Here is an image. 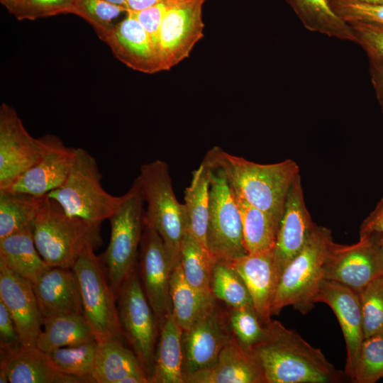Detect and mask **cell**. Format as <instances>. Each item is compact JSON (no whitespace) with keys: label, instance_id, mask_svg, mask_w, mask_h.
Returning <instances> with one entry per match:
<instances>
[{"label":"cell","instance_id":"6da1fadb","mask_svg":"<svg viewBox=\"0 0 383 383\" xmlns=\"http://www.w3.org/2000/svg\"><path fill=\"white\" fill-rule=\"evenodd\" d=\"M250 352L266 383H339L348 378L321 350L278 321L272 319L267 323L265 339Z\"/></svg>","mask_w":383,"mask_h":383},{"label":"cell","instance_id":"7a4b0ae2","mask_svg":"<svg viewBox=\"0 0 383 383\" xmlns=\"http://www.w3.org/2000/svg\"><path fill=\"white\" fill-rule=\"evenodd\" d=\"M204 159L221 170L234 193L279 223L288 193L299 176L296 162L287 159L273 164H260L231 155L215 146Z\"/></svg>","mask_w":383,"mask_h":383},{"label":"cell","instance_id":"3957f363","mask_svg":"<svg viewBox=\"0 0 383 383\" xmlns=\"http://www.w3.org/2000/svg\"><path fill=\"white\" fill-rule=\"evenodd\" d=\"M101 224L69 216L47 196L31 228L36 248L48 266L73 268L87 248L101 245Z\"/></svg>","mask_w":383,"mask_h":383},{"label":"cell","instance_id":"277c9868","mask_svg":"<svg viewBox=\"0 0 383 383\" xmlns=\"http://www.w3.org/2000/svg\"><path fill=\"white\" fill-rule=\"evenodd\" d=\"M147 206L144 226L156 231L162 238L174 268L180 260L182 240L188 231V218L184 204L174 194L169 166L160 160L140 166L137 177Z\"/></svg>","mask_w":383,"mask_h":383},{"label":"cell","instance_id":"5b68a950","mask_svg":"<svg viewBox=\"0 0 383 383\" xmlns=\"http://www.w3.org/2000/svg\"><path fill=\"white\" fill-rule=\"evenodd\" d=\"M333 242L326 227L316 225L305 246L284 269L271 306V314L292 306L303 314L313 307L315 297L324 279V265Z\"/></svg>","mask_w":383,"mask_h":383},{"label":"cell","instance_id":"8992f818","mask_svg":"<svg viewBox=\"0 0 383 383\" xmlns=\"http://www.w3.org/2000/svg\"><path fill=\"white\" fill-rule=\"evenodd\" d=\"M96 158L86 150L76 148L75 157L61 187L47 196L57 201L69 216L101 223L120 207L126 197L107 192Z\"/></svg>","mask_w":383,"mask_h":383},{"label":"cell","instance_id":"52a82bcc","mask_svg":"<svg viewBox=\"0 0 383 383\" xmlns=\"http://www.w3.org/2000/svg\"><path fill=\"white\" fill-rule=\"evenodd\" d=\"M125 194L123 203L108 219L110 240L106 251L99 256L116 295L135 269L144 228L145 202L138 177Z\"/></svg>","mask_w":383,"mask_h":383},{"label":"cell","instance_id":"ba28073f","mask_svg":"<svg viewBox=\"0 0 383 383\" xmlns=\"http://www.w3.org/2000/svg\"><path fill=\"white\" fill-rule=\"evenodd\" d=\"M95 250L87 248L72 268L79 284L83 315L98 343L121 340L118 297Z\"/></svg>","mask_w":383,"mask_h":383},{"label":"cell","instance_id":"9c48e42d","mask_svg":"<svg viewBox=\"0 0 383 383\" xmlns=\"http://www.w3.org/2000/svg\"><path fill=\"white\" fill-rule=\"evenodd\" d=\"M117 297L123 335L140 362L150 382L160 326L136 269L123 282Z\"/></svg>","mask_w":383,"mask_h":383},{"label":"cell","instance_id":"30bf717a","mask_svg":"<svg viewBox=\"0 0 383 383\" xmlns=\"http://www.w3.org/2000/svg\"><path fill=\"white\" fill-rule=\"evenodd\" d=\"M211 168L206 248L216 261L231 263L248 254L240 213L223 172Z\"/></svg>","mask_w":383,"mask_h":383},{"label":"cell","instance_id":"8fae6325","mask_svg":"<svg viewBox=\"0 0 383 383\" xmlns=\"http://www.w3.org/2000/svg\"><path fill=\"white\" fill-rule=\"evenodd\" d=\"M206 0H178L162 18L158 36L160 71L169 70L187 58L203 38V5Z\"/></svg>","mask_w":383,"mask_h":383},{"label":"cell","instance_id":"7c38bea8","mask_svg":"<svg viewBox=\"0 0 383 383\" xmlns=\"http://www.w3.org/2000/svg\"><path fill=\"white\" fill-rule=\"evenodd\" d=\"M44 145L43 136H31L13 107L1 105L0 191L9 189L38 160Z\"/></svg>","mask_w":383,"mask_h":383},{"label":"cell","instance_id":"4fadbf2b","mask_svg":"<svg viewBox=\"0 0 383 383\" xmlns=\"http://www.w3.org/2000/svg\"><path fill=\"white\" fill-rule=\"evenodd\" d=\"M383 274L374 233L360 235L351 245L332 243L324 265V279L339 282L360 292Z\"/></svg>","mask_w":383,"mask_h":383},{"label":"cell","instance_id":"5bb4252c","mask_svg":"<svg viewBox=\"0 0 383 383\" xmlns=\"http://www.w3.org/2000/svg\"><path fill=\"white\" fill-rule=\"evenodd\" d=\"M139 250L140 280L160 326L172 311L170 282L174 267L162 238L152 228L144 226Z\"/></svg>","mask_w":383,"mask_h":383},{"label":"cell","instance_id":"9a60e30c","mask_svg":"<svg viewBox=\"0 0 383 383\" xmlns=\"http://www.w3.org/2000/svg\"><path fill=\"white\" fill-rule=\"evenodd\" d=\"M231 337L227 314L217 306L188 329L183 330L184 379L212 365Z\"/></svg>","mask_w":383,"mask_h":383},{"label":"cell","instance_id":"2e32d148","mask_svg":"<svg viewBox=\"0 0 383 383\" xmlns=\"http://www.w3.org/2000/svg\"><path fill=\"white\" fill-rule=\"evenodd\" d=\"M315 302L328 305L338 320L347 350L344 372L352 382L360 348L365 338L359 293L339 282L323 279Z\"/></svg>","mask_w":383,"mask_h":383},{"label":"cell","instance_id":"e0dca14e","mask_svg":"<svg viewBox=\"0 0 383 383\" xmlns=\"http://www.w3.org/2000/svg\"><path fill=\"white\" fill-rule=\"evenodd\" d=\"M38 160L6 190L47 196L62 185L75 157L76 148L66 146L54 135H45Z\"/></svg>","mask_w":383,"mask_h":383},{"label":"cell","instance_id":"ac0fdd59","mask_svg":"<svg viewBox=\"0 0 383 383\" xmlns=\"http://www.w3.org/2000/svg\"><path fill=\"white\" fill-rule=\"evenodd\" d=\"M315 226L305 204L300 175L288 193L273 250L279 279L286 266L305 246Z\"/></svg>","mask_w":383,"mask_h":383},{"label":"cell","instance_id":"d6986e66","mask_svg":"<svg viewBox=\"0 0 383 383\" xmlns=\"http://www.w3.org/2000/svg\"><path fill=\"white\" fill-rule=\"evenodd\" d=\"M0 301L9 311L23 344L36 346L44 318L28 280L0 262Z\"/></svg>","mask_w":383,"mask_h":383},{"label":"cell","instance_id":"ffe728a7","mask_svg":"<svg viewBox=\"0 0 383 383\" xmlns=\"http://www.w3.org/2000/svg\"><path fill=\"white\" fill-rule=\"evenodd\" d=\"M114 56L128 67L140 72H160L157 55L151 40L129 12L102 40Z\"/></svg>","mask_w":383,"mask_h":383},{"label":"cell","instance_id":"44dd1931","mask_svg":"<svg viewBox=\"0 0 383 383\" xmlns=\"http://www.w3.org/2000/svg\"><path fill=\"white\" fill-rule=\"evenodd\" d=\"M184 380V383H266L255 356L233 335L212 365L187 376Z\"/></svg>","mask_w":383,"mask_h":383},{"label":"cell","instance_id":"7402d4cb","mask_svg":"<svg viewBox=\"0 0 383 383\" xmlns=\"http://www.w3.org/2000/svg\"><path fill=\"white\" fill-rule=\"evenodd\" d=\"M31 284L44 318L83 314L79 284L72 268L50 267Z\"/></svg>","mask_w":383,"mask_h":383},{"label":"cell","instance_id":"603a6c76","mask_svg":"<svg viewBox=\"0 0 383 383\" xmlns=\"http://www.w3.org/2000/svg\"><path fill=\"white\" fill-rule=\"evenodd\" d=\"M1 383H85L79 377L59 372L48 353L37 346L23 345L0 354Z\"/></svg>","mask_w":383,"mask_h":383},{"label":"cell","instance_id":"cb8c5ba5","mask_svg":"<svg viewBox=\"0 0 383 383\" xmlns=\"http://www.w3.org/2000/svg\"><path fill=\"white\" fill-rule=\"evenodd\" d=\"M231 265L245 284L257 314L268 323L272 320L271 306L279 282L273 250L247 254Z\"/></svg>","mask_w":383,"mask_h":383},{"label":"cell","instance_id":"d4e9b609","mask_svg":"<svg viewBox=\"0 0 383 383\" xmlns=\"http://www.w3.org/2000/svg\"><path fill=\"white\" fill-rule=\"evenodd\" d=\"M182 332L173 312H170L160 324L151 383H184Z\"/></svg>","mask_w":383,"mask_h":383},{"label":"cell","instance_id":"484cf974","mask_svg":"<svg viewBox=\"0 0 383 383\" xmlns=\"http://www.w3.org/2000/svg\"><path fill=\"white\" fill-rule=\"evenodd\" d=\"M98 343L92 372L95 383H121L131 375L148 377L134 352L124 346L121 340Z\"/></svg>","mask_w":383,"mask_h":383},{"label":"cell","instance_id":"4316f807","mask_svg":"<svg viewBox=\"0 0 383 383\" xmlns=\"http://www.w3.org/2000/svg\"><path fill=\"white\" fill-rule=\"evenodd\" d=\"M172 312L183 330L188 329L216 306L211 293L199 290L186 279L180 263L173 269L170 282Z\"/></svg>","mask_w":383,"mask_h":383},{"label":"cell","instance_id":"83f0119b","mask_svg":"<svg viewBox=\"0 0 383 383\" xmlns=\"http://www.w3.org/2000/svg\"><path fill=\"white\" fill-rule=\"evenodd\" d=\"M0 262L31 283L50 267L36 248L31 227L0 239Z\"/></svg>","mask_w":383,"mask_h":383},{"label":"cell","instance_id":"f1b7e54d","mask_svg":"<svg viewBox=\"0 0 383 383\" xmlns=\"http://www.w3.org/2000/svg\"><path fill=\"white\" fill-rule=\"evenodd\" d=\"M211 170V165L204 158L199 167L192 172L191 183L185 189L184 197L188 231L205 248L209 217Z\"/></svg>","mask_w":383,"mask_h":383},{"label":"cell","instance_id":"f546056e","mask_svg":"<svg viewBox=\"0 0 383 383\" xmlns=\"http://www.w3.org/2000/svg\"><path fill=\"white\" fill-rule=\"evenodd\" d=\"M311 32L356 43L350 26L333 9L330 0H285Z\"/></svg>","mask_w":383,"mask_h":383},{"label":"cell","instance_id":"4dcf8cb0","mask_svg":"<svg viewBox=\"0 0 383 383\" xmlns=\"http://www.w3.org/2000/svg\"><path fill=\"white\" fill-rule=\"evenodd\" d=\"M94 340L95 336L82 313L67 314L44 318L36 346L48 353L60 348Z\"/></svg>","mask_w":383,"mask_h":383},{"label":"cell","instance_id":"1f68e13d","mask_svg":"<svg viewBox=\"0 0 383 383\" xmlns=\"http://www.w3.org/2000/svg\"><path fill=\"white\" fill-rule=\"evenodd\" d=\"M46 196L0 191V239L31 227Z\"/></svg>","mask_w":383,"mask_h":383},{"label":"cell","instance_id":"d6a6232c","mask_svg":"<svg viewBox=\"0 0 383 383\" xmlns=\"http://www.w3.org/2000/svg\"><path fill=\"white\" fill-rule=\"evenodd\" d=\"M235 196L240 213L244 245L248 254L274 250L279 223L242 197L235 194Z\"/></svg>","mask_w":383,"mask_h":383},{"label":"cell","instance_id":"836d02e7","mask_svg":"<svg viewBox=\"0 0 383 383\" xmlns=\"http://www.w3.org/2000/svg\"><path fill=\"white\" fill-rule=\"evenodd\" d=\"M216 262L207 248L187 231L182 240L179 260L187 282L199 290L211 293V278Z\"/></svg>","mask_w":383,"mask_h":383},{"label":"cell","instance_id":"e575fe53","mask_svg":"<svg viewBox=\"0 0 383 383\" xmlns=\"http://www.w3.org/2000/svg\"><path fill=\"white\" fill-rule=\"evenodd\" d=\"M98 344L94 340L80 345L60 348L48 353V355L59 372L82 379L85 383H95L92 372Z\"/></svg>","mask_w":383,"mask_h":383},{"label":"cell","instance_id":"d590c367","mask_svg":"<svg viewBox=\"0 0 383 383\" xmlns=\"http://www.w3.org/2000/svg\"><path fill=\"white\" fill-rule=\"evenodd\" d=\"M210 288L213 297L223 301L228 307L253 306L245 284L229 262H215Z\"/></svg>","mask_w":383,"mask_h":383},{"label":"cell","instance_id":"8d00e7d4","mask_svg":"<svg viewBox=\"0 0 383 383\" xmlns=\"http://www.w3.org/2000/svg\"><path fill=\"white\" fill-rule=\"evenodd\" d=\"M226 314L231 334L247 350L251 351L265 339L267 323L253 306L229 307Z\"/></svg>","mask_w":383,"mask_h":383},{"label":"cell","instance_id":"74e56055","mask_svg":"<svg viewBox=\"0 0 383 383\" xmlns=\"http://www.w3.org/2000/svg\"><path fill=\"white\" fill-rule=\"evenodd\" d=\"M126 8L105 0H74L72 14L80 16L91 25L101 40L118 23L115 21Z\"/></svg>","mask_w":383,"mask_h":383},{"label":"cell","instance_id":"f35d334b","mask_svg":"<svg viewBox=\"0 0 383 383\" xmlns=\"http://www.w3.org/2000/svg\"><path fill=\"white\" fill-rule=\"evenodd\" d=\"M383 377V332L365 338L360 348L352 382L374 383Z\"/></svg>","mask_w":383,"mask_h":383},{"label":"cell","instance_id":"ab89813d","mask_svg":"<svg viewBox=\"0 0 383 383\" xmlns=\"http://www.w3.org/2000/svg\"><path fill=\"white\" fill-rule=\"evenodd\" d=\"M365 338L383 332V274L359 292Z\"/></svg>","mask_w":383,"mask_h":383},{"label":"cell","instance_id":"60d3db41","mask_svg":"<svg viewBox=\"0 0 383 383\" xmlns=\"http://www.w3.org/2000/svg\"><path fill=\"white\" fill-rule=\"evenodd\" d=\"M333 11L347 23L362 21L383 26V5L356 0H330Z\"/></svg>","mask_w":383,"mask_h":383},{"label":"cell","instance_id":"b9f144b4","mask_svg":"<svg viewBox=\"0 0 383 383\" xmlns=\"http://www.w3.org/2000/svg\"><path fill=\"white\" fill-rule=\"evenodd\" d=\"M74 0H21L14 15L19 20H35L62 13H72Z\"/></svg>","mask_w":383,"mask_h":383},{"label":"cell","instance_id":"7bdbcfd3","mask_svg":"<svg viewBox=\"0 0 383 383\" xmlns=\"http://www.w3.org/2000/svg\"><path fill=\"white\" fill-rule=\"evenodd\" d=\"M348 23L353 31L356 43L364 49L369 60L383 62V26L362 21Z\"/></svg>","mask_w":383,"mask_h":383},{"label":"cell","instance_id":"ee69618b","mask_svg":"<svg viewBox=\"0 0 383 383\" xmlns=\"http://www.w3.org/2000/svg\"><path fill=\"white\" fill-rule=\"evenodd\" d=\"M177 1L162 0L147 9L135 12L129 11L149 35L157 55L159 31L162 18L170 8Z\"/></svg>","mask_w":383,"mask_h":383},{"label":"cell","instance_id":"f6af8a7d","mask_svg":"<svg viewBox=\"0 0 383 383\" xmlns=\"http://www.w3.org/2000/svg\"><path fill=\"white\" fill-rule=\"evenodd\" d=\"M23 345L16 324L0 301V354L15 351Z\"/></svg>","mask_w":383,"mask_h":383},{"label":"cell","instance_id":"bcb514c9","mask_svg":"<svg viewBox=\"0 0 383 383\" xmlns=\"http://www.w3.org/2000/svg\"><path fill=\"white\" fill-rule=\"evenodd\" d=\"M372 233H383V197L360 227V235Z\"/></svg>","mask_w":383,"mask_h":383},{"label":"cell","instance_id":"7dc6e473","mask_svg":"<svg viewBox=\"0 0 383 383\" xmlns=\"http://www.w3.org/2000/svg\"><path fill=\"white\" fill-rule=\"evenodd\" d=\"M371 80L383 113V62L369 60Z\"/></svg>","mask_w":383,"mask_h":383},{"label":"cell","instance_id":"c3c4849f","mask_svg":"<svg viewBox=\"0 0 383 383\" xmlns=\"http://www.w3.org/2000/svg\"><path fill=\"white\" fill-rule=\"evenodd\" d=\"M162 0H126L128 12L138 11L152 6Z\"/></svg>","mask_w":383,"mask_h":383},{"label":"cell","instance_id":"681fc988","mask_svg":"<svg viewBox=\"0 0 383 383\" xmlns=\"http://www.w3.org/2000/svg\"><path fill=\"white\" fill-rule=\"evenodd\" d=\"M374 233V237H375L379 257L382 273H383V233Z\"/></svg>","mask_w":383,"mask_h":383},{"label":"cell","instance_id":"f907efd6","mask_svg":"<svg viewBox=\"0 0 383 383\" xmlns=\"http://www.w3.org/2000/svg\"><path fill=\"white\" fill-rule=\"evenodd\" d=\"M1 3L6 8L10 13L15 15L21 0H0Z\"/></svg>","mask_w":383,"mask_h":383},{"label":"cell","instance_id":"816d5d0a","mask_svg":"<svg viewBox=\"0 0 383 383\" xmlns=\"http://www.w3.org/2000/svg\"><path fill=\"white\" fill-rule=\"evenodd\" d=\"M362 3L373 4V5H383V0H356Z\"/></svg>","mask_w":383,"mask_h":383},{"label":"cell","instance_id":"f5cc1de1","mask_svg":"<svg viewBox=\"0 0 383 383\" xmlns=\"http://www.w3.org/2000/svg\"><path fill=\"white\" fill-rule=\"evenodd\" d=\"M110 3L119 5L126 8V0H105Z\"/></svg>","mask_w":383,"mask_h":383}]
</instances>
